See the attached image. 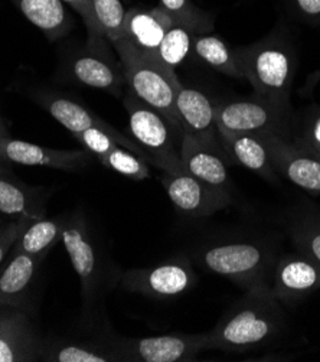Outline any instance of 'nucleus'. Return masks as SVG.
Returning <instances> with one entry per match:
<instances>
[{"instance_id": "nucleus-1", "label": "nucleus", "mask_w": 320, "mask_h": 362, "mask_svg": "<svg viewBox=\"0 0 320 362\" xmlns=\"http://www.w3.org/2000/svg\"><path fill=\"white\" fill-rule=\"evenodd\" d=\"M284 328L280 300L267 283L250 287L244 298L209 331L211 349L247 352L273 342Z\"/></svg>"}, {"instance_id": "nucleus-2", "label": "nucleus", "mask_w": 320, "mask_h": 362, "mask_svg": "<svg viewBox=\"0 0 320 362\" xmlns=\"http://www.w3.org/2000/svg\"><path fill=\"white\" fill-rule=\"evenodd\" d=\"M112 45L119 54L130 91L158 110L181 136L182 132L176 116V95L182 83L177 80L176 72L165 66L156 57L140 52L124 36Z\"/></svg>"}, {"instance_id": "nucleus-3", "label": "nucleus", "mask_w": 320, "mask_h": 362, "mask_svg": "<svg viewBox=\"0 0 320 362\" xmlns=\"http://www.w3.org/2000/svg\"><path fill=\"white\" fill-rule=\"evenodd\" d=\"M235 51L244 78L250 81L256 95L289 104L297 66L290 45L281 40L267 38Z\"/></svg>"}, {"instance_id": "nucleus-4", "label": "nucleus", "mask_w": 320, "mask_h": 362, "mask_svg": "<svg viewBox=\"0 0 320 362\" xmlns=\"http://www.w3.org/2000/svg\"><path fill=\"white\" fill-rule=\"evenodd\" d=\"M199 263L208 272L250 288L267 283L275 256L270 247L253 241H231L203 248Z\"/></svg>"}, {"instance_id": "nucleus-5", "label": "nucleus", "mask_w": 320, "mask_h": 362, "mask_svg": "<svg viewBox=\"0 0 320 362\" xmlns=\"http://www.w3.org/2000/svg\"><path fill=\"white\" fill-rule=\"evenodd\" d=\"M134 141L143 149L153 165L165 173L185 172L179 149H176L173 127L153 107L141 101L131 91L123 97Z\"/></svg>"}, {"instance_id": "nucleus-6", "label": "nucleus", "mask_w": 320, "mask_h": 362, "mask_svg": "<svg viewBox=\"0 0 320 362\" xmlns=\"http://www.w3.org/2000/svg\"><path fill=\"white\" fill-rule=\"evenodd\" d=\"M215 116L218 127L228 132L277 134L286 139L290 132V105L260 95L215 104Z\"/></svg>"}, {"instance_id": "nucleus-7", "label": "nucleus", "mask_w": 320, "mask_h": 362, "mask_svg": "<svg viewBox=\"0 0 320 362\" xmlns=\"http://www.w3.org/2000/svg\"><path fill=\"white\" fill-rule=\"evenodd\" d=\"M120 361L136 362H181L192 361L196 355L211 349L206 334H169L148 338H110Z\"/></svg>"}, {"instance_id": "nucleus-8", "label": "nucleus", "mask_w": 320, "mask_h": 362, "mask_svg": "<svg viewBox=\"0 0 320 362\" xmlns=\"http://www.w3.org/2000/svg\"><path fill=\"white\" fill-rule=\"evenodd\" d=\"M61 241L80 277L84 308L91 306L102 291L104 264L98 245L87 223L80 215L66 216L61 233Z\"/></svg>"}, {"instance_id": "nucleus-9", "label": "nucleus", "mask_w": 320, "mask_h": 362, "mask_svg": "<svg viewBox=\"0 0 320 362\" xmlns=\"http://www.w3.org/2000/svg\"><path fill=\"white\" fill-rule=\"evenodd\" d=\"M198 276L186 257H174L152 267L133 269L123 274L122 286L127 292L155 299H174L188 293Z\"/></svg>"}, {"instance_id": "nucleus-10", "label": "nucleus", "mask_w": 320, "mask_h": 362, "mask_svg": "<svg viewBox=\"0 0 320 362\" xmlns=\"http://www.w3.org/2000/svg\"><path fill=\"white\" fill-rule=\"evenodd\" d=\"M162 185L174 208L194 218L209 216L231 204L228 189L202 182L188 172L165 173Z\"/></svg>"}, {"instance_id": "nucleus-11", "label": "nucleus", "mask_w": 320, "mask_h": 362, "mask_svg": "<svg viewBox=\"0 0 320 362\" xmlns=\"http://www.w3.org/2000/svg\"><path fill=\"white\" fill-rule=\"evenodd\" d=\"M42 345L26 306L0 303V362L40 361Z\"/></svg>"}, {"instance_id": "nucleus-12", "label": "nucleus", "mask_w": 320, "mask_h": 362, "mask_svg": "<svg viewBox=\"0 0 320 362\" xmlns=\"http://www.w3.org/2000/svg\"><path fill=\"white\" fill-rule=\"evenodd\" d=\"M267 284L283 303L300 300L320 288V264L300 251L292 252L274 263Z\"/></svg>"}, {"instance_id": "nucleus-13", "label": "nucleus", "mask_w": 320, "mask_h": 362, "mask_svg": "<svg viewBox=\"0 0 320 362\" xmlns=\"http://www.w3.org/2000/svg\"><path fill=\"white\" fill-rule=\"evenodd\" d=\"M264 140L271 163L278 175L296 187L320 195V159L299 148L293 140L277 134H259Z\"/></svg>"}, {"instance_id": "nucleus-14", "label": "nucleus", "mask_w": 320, "mask_h": 362, "mask_svg": "<svg viewBox=\"0 0 320 362\" xmlns=\"http://www.w3.org/2000/svg\"><path fill=\"white\" fill-rule=\"evenodd\" d=\"M176 116L182 133L191 134L206 148L225 156L215 116V104L203 93L182 84L176 95Z\"/></svg>"}, {"instance_id": "nucleus-15", "label": "nucleus", "mask_w": 320, "mask_h": 362, "mask_svg": "<svg viewBox=\"0 0 320 362\" xmlns=\"http://www.w3.org/2000/svg\"><path fill=\"white\" fill-rule=\"evenodd\" d=\"M87 149L61 151L38 146L25 140L0 139V163H18L25 166H44L59 170H80L91 162Z\"/></svg>"}, {"instance_id": "nucleus-16", "label": "nucleus", "mask_w": 320, "mask_h": 362, "mask_svg": "<svg viewBox=\"0 0 320 362\" xmlns=\"http://www.w3.org/2000/svg\"><path fill=\"white\" fill-rule=\"evenodd\" d=\"M69 72L80 84L109 91L117 97L127 86L122 65L107 54L104 44L91 45L87 51L71 58Z\"/></svg>"}, {"instance_id": "nucleus-17", "label": "nucleus", "mask_w": 320, "mask_h": 362, "mask_svg": "<svg viewBox=\"0 0 320 362\" xmlns=\"http://www.w3.org/2000/svg\"><path fill=\"white\" fill-rule=\"evenodd\" d=\"M47 201L45 188L22 182L4 163H0V212L11 218L38 221L47 216Z\"/></svg>"}, {"instance_id": "nucleus-18", "label": "nucleus", "mask_w": 320, "mask_h": 362, "mask_svg": "<svg viewBox=\"0 0 320 362\" xmlns=\"http://www.w3.org/2000/svg\"><path fill=\"white\" fill-rule=\"evenodd\" d=\"M179 143V153L185 172L198 177L202 182L230 191L231 177L227 168L230 162L224 155L206 148L188 133L181 134Z\"/></svg>"}, {"instance_id": "nucleus-19", "label": "nucleus", "mask_w": 320, "mask_h": 362, "mask_svg": "<svg viewBox=\"0 0 320 362\" xmlns=\"http://www.w3.org/2000/svg\"><path fill=\"white\" fill-rule=\"evenodd\" d=\"M220 137L225 156L230 163L244 166L264 177L270 182H275L277 172L271 163L268 149L264 140L259 134L228 132L218 127Z\"/></svg>"}, {"instance_id": "nucleus-20", "label": "nucleus", "mask_w": 320, "mask_h": 362, "mask_svg": "<svg viewBox=\"0 0 320 362\" xmlns=\"http://www.w3.org/2000/svg\"><path fill=\"white\" fill-rule=\"evenodd\" d=\"M173 19L162 9H130L126 13L124 38L140 52L158 58V49Z\"/></svg>"}, {"instance_id": "nucleus-21", "label": "nucleus", "mask_w": 320, "mask_h": 362, "mask_svg": "<svg viewBox=\"0 0 320 362\" xmlns=\"http://www.w3.org/2000/svg\"><path fill=\"white\" fill-rule=\"evenodd\" d=\"M47 256L12 251V259L0 272V303L26 306L25 296Z\"/></svg>"}, {"instance_id": "nucleus-22", "label": "nucleus", "mask_w": 320, "mask_h": 362, "mask_svg": "<svg viewBox=\"0 0 320 362\" xmlns=\"http://www.w3.org/2000/svg\"><path fill=\"white\" fill-rule=\"evenodd\" d=\"M38 101L57 122H59L69 133H73V136L93 127L105 130L116 136H124L116 127H113L112 124L98 117L95 113L88 110L87 107L68 97L55 94H41L38 97Z\"/></svg>"}, {"instance_id": "nucleus-23", "label": "nucleus", "mask_w": 320, "mask_h": 362, "mask_svg": "<svg viewBox=\"0 0 320 362\" xmlns=\"http://www.w3.org/2000/svg\"><path fill=\"white\" fill-rule=\"evenodd\" d=\"M25 18L42 30L49 41H58L73 28V19L61 0H11Z\"/></svg>"}, {"instance_id": "nucleus-24", "label": "nucleus", "mask_w": 320, "mask_h": 362, "mask_svg": "<svg viewBox=\"0 0 320 362\" xmlns=\"http://www.w3.org/2000/svg\"><path fill=\"white\" fill-rule=\"evenodd\" d=\"M40 359L47 362H116L120 356L109 341L104 344L44 341Z\"/></svg>"}, {"instance_id": "nucleus-25", "label": "nucleus", "mask_w": 320, "mask_h": 362, "mask_svg": "<svg viewBox=\"0 0 320 362\" xmlns=\"http://www.w3.org/2000/svg\"><path fill=\"white\" fill-rule=\"evenodd\" d=\"M192 49L202 62L221 72V74L237 80H245L237 51L228 47L218 36L206 33L196 35V38H194Z\"/></svg>"}, {"instance_id": "nucleus-26", "label": "nucleus", "mask_w": 320, "mask_h": 362, "mask_svg": "<svg viewBox=\"0 0 320 362\" xmlns=\"http://www.w3.org/2000/svg\"><path fill=\"white\" fill-rule=\"evenodd\" d=\"M66 216H57V218H42L33 221L19 237L12 251L26 252L33 256H48L51 248L61 240V233Z\"/></svg>"}, {"instance_id": "nucleus-27", "label": "nucleus", "mask_w": 320, "mask_h": 362, "mask_svg": "<svg viewBox=\"0 0 320 362\" xmlns=\"http://www.w3.org/2000/svg\"><path fill=\"white\" fill-rule=\"evenodd\" d=\"M194 35L195 33L184 25H170L158 49V59L165 66L174 71L177 65H181L186 59L189 51L192 49Z\"/></svg>"}, {"instance_id": "nucleus-28", "label": "nucleus", "mask_w": 320, "mask_h": 362, "mask_svg": "<svg viewBox=\"0 0 320 362\" xmlns=\"http://www.w3.org/2000/svg\"><path fill=\"white\" fill-rule=\"evenodd\" d=\"M93 15L100 33L112 44L124 36L126 11L120 0H91Z\"/></svg>"}, {"instance_id": "nucleus-29", "label": "nucleus", "mask_w": 320, "mask_h": 362, "mask_svg": "<svg viewBox=\"0 0 320 362\" xmlns=\"http://www.w3.org/2000/svg\"><path fill=\"white\" fill-rule=\"evenodd\" d=\"M162 9L174 23L189 28L195 35H203L212 29L208 15L199 11L191 0H160Z\"/></svg>"}, {"instance_id": "nucleus-30", "label": "nucleus", "mask_w": 320, "mask_h": 362, "mask_svg": "<svg viewBox=\"0 0 320 362\" xmlns=\"http://www.w3.org/2000/svg\"><path fill=\"white\" fill-rule=\"evenodd\" d=\"M98 162L102 166L112 169L113 172L133 180H143L150 177V169L148 166V162L123 146H117Z\"/></svg>"}, {"instance_id": "nucleus-31", "label": "nucleus", "mask_w": 320, "mask_h": 362, "mask_svg": "<svg viewBox=\"0 0 320 362\" xmlns=\"http://www.w3.org/2000/svg\"><path fill=\"white\" fill-rule=\"evenodd\" d=\"M296 248L320 264V220L307 218L296 223L290 228Z\"/></svg>"}, {"instance_id": "nucleus-32", "label": "nucleus", "mask_w": 320, "mask_h": 362, "mask_svg": "<svg viewBox=\"0 0 320 362\" xmlns=\"http://www.w3.org/2000/svg\"><path fill=\"white\" fill-rule=\"evenodd\" d=\"M293 141L299 148L320 159V108H314L306 116L300 133Z\"/></svg>"}, {"instance_id": "nucleus-33", "label": "nucleus", "mask_w": 320, "mask_h": 362, "mask_svg": "<svg viewBox=\"0 0 320 362\" xmlns=\"http://www.w3.org/2000/svg\"><path fill=\"white\" fill-rule=\"evenodd\" d=\"M32 223L33 220L30 218H12V221L0 226V264Z\"/></svg>"}, {"instance_id": "nucleus-34", "label": "nucleus", "mask_w": 320, "mask_h": 362, "mask_svg": "<svg viewBox=\"0 0 320 362\" xmlns=\"http://www.w3.org/2000/svg\"><path fill=\"white\" fill-rule=\"evenodd\" d=\"M61 2L65 6H69L71 9H73L74 12H77L81 16L83 22L87 26L88 35H90V40H88L90 45H101V44H104L105 38L100 33V30H98V28L95 25V21H94L91 0H61Z\"/></svg>"}, {"instance_id": "nucleus-35", "label": "nucleus", "mask_w": 320, "mask_h": 362, "mask_svg": "<svg viewBox=\"0 0 320 362\" xmlns=\"http://www.w3.org/2000/svg\"><path fill=\"white\" fill-rule=\"evenodd\" d=\"M297 11L309 21H320V0H295Z\"/></svg>"}, {"instance_id": "nucleus-36", "label": "nucleus", "mask_w": 320, "mask_h": 362, "mask_svg": "<svg viewBox=\"0 0 320 362\" xmlns=\"http://www.w3.org/2000/svg\"><path fill=\"white\" fill-rule=\"evenodd\" d=\"M5 137H9V132L4 123L2 115H0V139H5Z\"/></svg>"}]
</instances>
